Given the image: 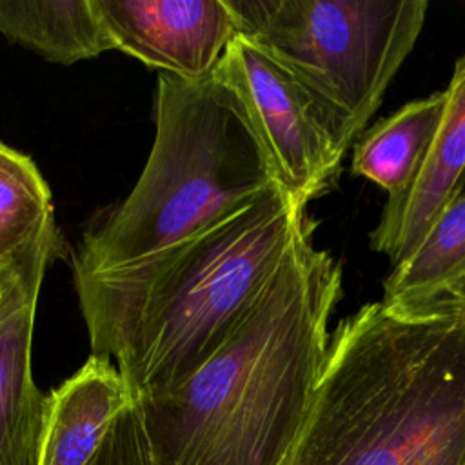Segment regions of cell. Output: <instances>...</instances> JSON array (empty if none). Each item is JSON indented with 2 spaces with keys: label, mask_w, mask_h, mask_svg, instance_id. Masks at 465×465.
Wrapping results in <instances>:
<instances>
[{
  "label": "cell",
  "mask_w": 465,
  "mask_h": 465,
  "mask_svg": "<svg viewBox=\"0 0 465 465\" xmlns=\"http://www.w3.org/2000/svg\"><path fill=\"white\" fill-rule=\"evenodd\" d=\"M465 276V193L456 194L420 243L383 280L381 302L418 309L436 302Z\"/></svg>",
  "instance_id": "13"
},
{
  "label": "cell",
  "mask_w": 465,
  "mask_h": 465,
  "mask_svg": "<svg viewBox=\"0 0 465 465\" xmlns=\"http://www.w3.org/2000/svg\"><path fill=\"white\" fill-rule=\"evenodd\" d=\"M54 256L36 258L0 305V465H38L47 394L35 383L31 352L40 287Z\"/></svg>",
  "instance_id": "9"
},
{
  "label": "cell",
  "mask_w": 465,
  "mask_h": 465,
  "mask_svg": "<svg viewBox=\"0 0 465 465\" xmlns=\"http://www.w3.org/2000/svg\"><path fill=\"white\" fill-rule=\"evenodd\" d=\"M113 45L160 74L196 80L238 36L225 0H93Z\"/></svg>",
  "instance_id": "7"
},
{
  "label": "cell",
  "mask_w": 465,
  "mask_h": 465,
  "mask_svg": "<svg viewBox=\"0 0 465 465\" xmlns=\"http://www.w3.org/2000/svg\"><path fill=\"white\" fill-rule=\"evenodd\" d=\"M154 124L142 174L84 234L73 274L145 258L282 187L243 102L216 69L196 80L158 74Z\"/></svg>",
  "instance_id": "4"
},
{
  "label": "cell",
  "mask_w": 465,
  "mask_h": 465,
  "mask_svg": "<svg viewBox=\"0 0 465 465\" xmlns=\"http://www.w3.org/2000/svg\"><path fill=\"white\" fill-rule=\"evenodd\" d=\"M311 232L183 385L134 400L160 465H280L289 452L341 298V265L312 245Z\"/></svg>",
  "instance_id": "2"
},
{
  "label": "cell",
  "mask_w": 465,
  "mask_h": 465,
  "mask_svg": "<svg viewBox=\"0 0 465 465\" xmlns=\"http://www.w3.org/2000/svg\"><path fill=\"white\" fill-rule=\"evenodd\" d=\"M0 35L62 65L113 49L93 0H0Z\"/></svg>",
  "instance_id": "12"
},
{
  "label": "cell",
  "mask_w": 465,
  "mask_h": 465,
  "mask_svg": "<svg viewBox=\"0 0 465 465\" xmlns=\"http://www.w3.org/2000/svg\"><path fill=\"white\" fill-rule=\"evenodd\" d=\"M312 227L307 209L272 187L145 258L74 274L91 354L116 365L133 400L178 389Z\"/></svg>",
  "instance_id": "1"
},
{
  "label": "cell",
  "mask_w": 465,
  "mask_h": 465,
  "mask_svg": "<svg viewBox=\"0 0 465 465\" xmlns=\"http://www.w3.org/2000/svg\"><path fill=\"white\" fill-rule=\"evenodd\" d=\"M249 38L307 91L345 154L421 35L425 0H225Z\"/></svg>",
  "instance_id": "5"
},
{
  "label": "cell",
  "mask_w": 465,
  "mask_h": 465,
  "mask_svg": "<svg viewBox=\"0 0 465 465\" xmlns=\"http://www.w3.org/2000/svg\"><path fill=\"white\" fill-rule=\"evenodd\" d=\"M51 251H56V252H58V247L45 249V251H42L40 254H36L35 258H31L29 262L20 263V265H0V305H2L4 298L7 296V292L13 289V285L18 282V278L24 274V271H25L36 258H40L42 254L51 252Z\"/></svg>",
  "instance_id": "16"
},
{
  "label": "cell",
  "mask_w": 465,
  "mask_h": 465,
  "mask_svg": "<svg viewBox=\"0 0 465 465\" xmlns=\"http://www.w3.org/2000/svg\"><path fill=\"white\" fill-rule=\"evenodd\" d=\"M87 465H160L136 401L113 421Z\"/></svg>",
  "instance_id": "15"
},
{
  "label": "cell",
  "mask_w": 465,
  "mask_h": 465,
  "mask_svg": "<svg viewBox=\"0 0 465 465\" xmlns=\"http://www.w3.org/2000/svg\"><path fill=\"white\" fill-rule=\"evenodd\" d=\"M58 247L49 185L35 162L0 142V265Z\"/></svg>",
  "instance_id": "14"
},
{
  "label": "cell",
  "mask_w": 465,
  "mask_h": 465,
  "mask_svg": "<svg viewBox=\"0 0 465 465\" xmlns=\"http://www.w3.org/2000/svg\"><path fill=\"white\" fill-rule=\"evenodd\" d=\"M450 305V307H456L460 311L465 312V276L460 278L454 285H450L436 302H432L430 305ZM427 307V305H425ZM420 309V307H418Z\"/></svg>",
  "instance_id": "17"
},
{
  "label": "cell",
  "mask_w": 465,
  "mask_h": 465,
  "mask_svg": "<svg viewBox=\"0 0 465 465\" xmlns=\"http://www.w3.org/2000/svg\"><path fill=\"white\" fill-rule=\"evenodd\" d=\"M280 465H465V312L380 300L340 320Z\"/></svg>",
  "instance_id": "3"
},
{
  "label": "cell",
  "mask_w": 465,
  "mask_h": 465,
  "mask_svg": "<svg viewBox=\"0 0 465 465\" xmlns=\"http://www.w3.org/2000/svg\"><path fill=\"white\" fill-rule=\"evenodd\" d=\"M216 71L243 102L278 183L307 209L332 187L343 160L314 102L285 67L242 35Z\"/></svg>",
  "instance_id": "6"
},
{
  "label": "cell",
  "mask_w": 465,
  "mask_h": 465,
  "mask_svg": "<svg viewBox=\"0 0 465 465\" xmlns=\"http://www.w3.org/2000/svg\"><path fill=\"white\" fill-rule=\"evenodd\" d=\"M460 193H465V176H463V182H461V187H460L458 194H460Z\"/></svg>",
  "instance_id": "18"
},
{
  "label": "cell",
  "mask_w": 465,
  "mask_h": 465,
  "mask_svg": "<svg viewBox=\"0 0 465 465\" xmlns=\"http://www.w3.org/2000/svg\"><path fill=\"white\" fill-rule=\"evenodd\" d=\"M133 401L116 365L91 354L47 394L38 465H87Z\"/></svg>",
  "instance_id": "10"
},
{
  "label": "cell",
  "mask_w": 465,
  "mask_h": 465,
  "mask_svg": "<svg viewBox=\"0 0 465 465\" xmlns=\"http://www.w3.org/2000/svg\"><path fill=\"white\" fill-rule=\"evenodd\" d=\"M445 93L407 102L374 122L352 143L351 171L380 185L389 196L401 194L416 178L443 116Z\"/></svg>",
  "instance_id": "11"
},
{
  "label": "cell",
  "mask_w": 465,
  "mask_h": 465,
  "mask_svg": "<svg viewBox=\"0 0 465 465\" xmlns=\"http://www.w3.org/2000/svg\"><path fill=\"white\" fill-rule=\"evenodd\" d=\"M443 93V116L416 178L401 194L387 198L369 236L371 249L392 265L420 243L465 176V54L458 58Z\"/></svg>",
  "instance_id": "8"
}]
</instances>
